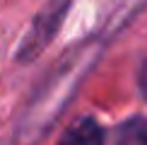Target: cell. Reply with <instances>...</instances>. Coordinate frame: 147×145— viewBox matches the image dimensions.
Returning a JSON list of instances; mask_svg holds the SVG:
<instances>
[{"mask_svg": "<svg viewBox=\"0 0 147 145\" xmlns=\"http://www.w3.org/2000/svg\"><path fill=\"white\" fill-rule=\"evenodd\" d=\"M65 12H68V0H51V3L36 15L29 34L24 36V41L20 46L17 58L27 63V60H32V58L39 56V53L51 44L53 34L58 32L60 22H63V17H65Z\"/></svg>", "mask_w": 147, "mask_h": 145, "instance_id": "obj_1", "label": "cell"}, {"mask_svg": "<svg viewBox=\"0 0 147 145\" xmlns=\"http://www.w3.org/2000/svg\"><path fill=\"white\" fill-rule=\"evenodd\" d=\"M58 145H104V128L89 116L77 119L70 128H65Z\"/></svg>", "mask_w": 147, "mask_h": 145, "instance_id": "obj_2", "label": "cell"}, {"mask_svg": "<svg viewBox=\"0 0 147 145\" xmlns=\"http://www.w3.org/2000/svg\"><path fill=\"white\" fill-rule=\"evenodd\" d=\"M118 145H147V119H130L121 126Z\"/></svg>", "mask_w": 147, "mask_h": 145, "instance_id": "obj_3", "label": "cell"}, {"mask_svg": "<svg viewBox=\"0 0 147 145\" xmlns=\"http://www.w3.org/2000/svg\"><path fill=\"white\" fill-rule=\"evenodd\" d=\"M140 89H142V94H145V99H147V60L142 63V68H140Z\"/></svg>", "mask_w": 147, "mask_h": 145, "instance_id": "obj_4", "label": "cell"}]
</instances>
